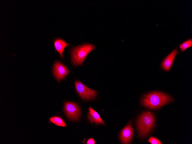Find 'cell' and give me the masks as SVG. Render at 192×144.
Instances as JSON below:
<instances>
[{
	"label": "cell",
	"instance_id": "1",
	"mask_svg": "<svg viewBox=\"0 0 192 144\" xmlns=\"http://www.w3.org/2000/svg\"><path fill=\"white\" fill-rule=\"evenodd\" d=\"M174 101L170 95L159 91H153L144 95L141 100V104L153 110L158 109Z\"/></svg>",
	"mask_w": 192,
	"mask_h": 144
},
{
	"label": "cell",
	"instance_id": "2",
	"mask_svg": "<svg viewBox=\"0 0 192 144\" xmlns=\"http://www.w3.org/2000/svg\"><path fill=\"white\" fill-rule=\"evenodd\" d=\"M155 122L154 114L149 112H144L138 117L137 128L141 137H144L148 135L153 128Z\"/></svg>",
	"mask_w": 192,
	"mask_h": 144
},
{
	"label": "cell",
	"instance_id": "3",
	"mask_svg": "<svg viewBox=\"0 0 192 144\" xmlns=\"http://www.w3.org/2000/svg\"><path fill=\"white\" fill-rule=\"evenodd\" d=\"M95 48L94 45L89 44L74 47L71 53L73 64L75 66L82 65L88 54Z\"/></svg>",
	"mask_w": 192,
	"mask_h": 144
},
{
	"label": "cell",
	"instance_id": "4",
	"mask_svg": "<svg viewBox=\"0 0 192 144\" xmlns=\"http://www.w3.org/2000/svg\"><path fill=\"white\" fill-rule=\"evenodd\" d=\"M75 86L77 93L83 99L85 100L93 99L97 95L96 91L88 87L80 81H76Z\"/></svg>",
	"mask_w": 192,
	"mask_h": 144
},
{
	"label": "cell",
	"instance_id": "5",
	"mask_svg": "<svg viewBox=\"0 0 192 144\" xmlns=\"http://www.w3.org/2000/svg\"><path fill=\"white\" fill-rule=\"evenodd\" d=\"M64 109L68 118L74 121L78 120L81 114L80 108L76 103L70 102H66Z\"/></svg>",
	"mask_w": 192,
	"mask_h": 144
},
{
	"label": "cell",
	"instance_id": "6",
	"mask_svg": "<svg viewBox=\"0 0 192 144\" xmlns=\"http://www.w3.org/2000/svg\"><path fill=\"white\" fill-rule=\"evenodd\" d=\"M69 70L61 62L56 61L53 67V75L58 82L64 79L70 72Z\"/></svg>",
	"mask_w": 192,
	"mask_h": 144
},
{
	"label": "cell",
	"instance_id": "7",
	"mask_svg": "<svg viewBox=\"0 0 192 144\" xmlns=\"http://www.w3.org/2000/svg\"><path fill=\"white\" fill-rule=\"evenodd\" d=\"M133 135V129L130 122L121 131L120 138L122 143L128 144L131 142Z\"/></svg>",
	"mask_w": 192,
	"mask_h": 144
},
{
	"label": "cell",
	"instance_id": "8",
	"mask_svg": "<svg viewBox=\"0 0 192 144\" xmlns=\"http://www.w3.org/2000/svg\"><path fill=\"white\" fill-rule=\"evenodd\" d=\"M178 53L177 48L175 49L164 59L162 62L161 68L164 70L169 71L173 63L175 58Z\"/></svg>",
	"mask_w": 192,
	"mask_h": 144
},
{
	"label": "cell",
	"instance_id": "9",
	"mask_svg": "<svg viewBox=\"0 0 192 144\" xmlns=\"http://www.w3.org/2000/svg\"><path fill=\"white\" fill-rule=\"evenodd\" d=\"M89 113L88 114V119L89 121L91 123H95L96 124H105L100 117L99 114L91 107L89 108Z\"/></svg>",
	"mask_w": 192,
	"mask_h": 144
},
{
	"label": "cell",
	"instance_id": "10",
	"mask_svg": "<svg viewBox=\"0 0 192 144\" xmlns=\"http://www.w3.org/2000/svg\"><path fill=\"white\" fill-rule=\"evenodd\" d=\"M69 45L63 40L57 39L54 42V46L55 49L59 53L61 57L64 58L63 52L64 48Z\"/></svg>",
	"mask_w": 192,
	"mask_h": 144
},
{
	"label": "cell",
	"instance_id": "11",
	"mask_svg": "<svg viewBox=\"0 0 192 144\" xmlns=\"http://www.w3.org/2000/svg\"><path fill=\"white\" fill-rule=\"evenodd\" d=\"M50 121L56 125L66 127V125L63 120L58 116H54L50 118Z\"/></svg>",
	"mask_w": 192,
	"mask_h": 144
},
{
	"label": "cell",
	"instance_id": "12",
	"mask_svg": "<svg viewBox=\"0 0 192 144\" xmlns=\"http://www.w3.org/2000/svg\"><path fill=\"white\" fill-rule=\"evenodd\" d=\"M181 51L183 52L186 49L192 46V39H189L179 45Z\"/></svg>",
	"mask_w": 192,
	"mask_h": 144
},
{
	"label": "cell",
	"instance_id": "13",
	"mask_svg": "<svg viewBox=\"0 0 192 144\" xmlns=\"http://www.w3.org/2000/svg\"><path fill=\"white\" fill-rule=\"evenodd\" d=\"M148 141L152 144H161V142L157 138L152 137H150Z\"/></svg>",
	"mask_w": 192,
	"mask_h": 144
},
{
	"label": "cell",
	"instance_id": "14",
	"mask_svg": "<svg viewBox=\"0 0 192 144\" xmlns=\"http://www.w3.org/2000/svg\"><path fill=\"white\" fill-rule=\"evenodd\" d=\"M95 143V141L94 140L92 139L91 138L89 139L87 142V144H94Z\"/></svg>",
	"mask_w": 192,
	"mask_h": 144
}]
</instances>
